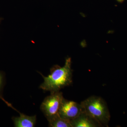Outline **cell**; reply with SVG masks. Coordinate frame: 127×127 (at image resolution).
<instances>
[{
	"label": "cell",
	"mask_w": 127,
	"mask_h": 127,
	"mask_svg": "<svg viewBox=\"0 0 127 127\" xmlns=\"http://www.w3.org/2000/svg\"><path fill=\"white\" fill-rule=\"evenodd\" d=\"M71 64V58H67L63 67L57 65L53 66L50 70L51 73L48 76H44L39 72L44 79L40 88L52 93L60 91L62 88L70 86L72 83Z\"/></svg>",
	"instance_id": "6da1fadb"
},
{
	"label": "cell",
	"mask_w": 127,
	"mask_h": 127,
	"mask_svg": "<svg viewBox=\"0 0 127 127\" xmlns=\"http://www.w3.org/2000/svg\"><path fill=\"white\" fill-rule=\"evenodd\" d=\"M83 112L97 122L101 127H108L110 113L106 102L100 97L92 96L81 103Z\"/></svg>",
	"instance_id": "7a4b0ae2"
},
{
	"label": "cell",
	"mask_w": 127,
	"mask_h": 127,
	"mask_svg": "<svg viewBox=\"0 0 127 127\" xmlns=\"http://www.w3.org/2000/svg\"><path fill=\"white\" fill-rule=\"evenodd\" d=\"M60 91L51 93L42 103L40 109L47 120L59 115V112L63 98Z\"/></svg>",
	"instance_id": "3957f363"
},
{
	"label": "cell",
	"mask_w": 127,
	"mask_h": 127,
	"mask_svg": "<svg viewBox=\"0 0 127 127\" xmlns=\"http://www.w3.org/2000/svg\"><path fill=\"white\" fill-rule=\"evenodd\" d=\"M83 112V108L81 103L64 98L59 109V115L62 118L70 121Z\"/></svg>",
	"instance_id": "277c9868"
},
{
	"label": "cell",
	"mask_w": 127,
	"mask_h": 127,
	"mask_svg": "<svg viewBox=\"0 0 127 127\" xmlns=\"http://www.w3.org/2000/svg\"><path fill=\"white\" fill-rule=\"evenodd\" d=\"M72 127H97L101 125L93 118L83 112L76 118L70 121Z\"/></svg>",
	"instance_id": "5b68a950"
},
{
	"label": "cell",
	"mask_w": 127,
	"mask_h": 127,
	"mask_svg": "<svg viewBox=\"0 0 127 127\" xmlns=\"http://www.w3.org/2000/svg\"><path fill=\"white\" fill-rule=\"evenodd\" d=\"M12 108L17 111L20 114L19 117H13L12 120L14 126L16 127H33L36 123V116H29L21 113L17 110L14 107Z\"/></svg>",
	"instance_id": "8992f818"
},
{
	"label": "cell",
	"mask_w": 127,
	"mask_h": 127,
	"mask_svg": "<svg viewBox=\"0 0 127 127\" xmlns=\"http://www.w3.org/2000/svg\"><path fill=\"white\" fill-rule=\"evenodd\" d=\"M51 127H72L70 121L62 118L59 115L47 120Z\"/></svg>",
	"instance_id": "52a82bcc"
},
{
	"label": "cell",
	"mask_w": 127,
	"mask_h": 127,
	"mask_svg": "<svg viewBox=\"0 0 127 127\" xmlns=\"http://www.w3.org/2000/svg\"><path fill=\"white\" fill-rule=\"evenodd\" d=\"M5 83V77L4 73L0 71V99L5 101V99L2 97V91Z\"/></svg>",
	"instance_id": "ba28073f"
},
{
	"label": "cell",
	"mask_w": 127,
	"mask_h": 127,
	"mask_svg": "<svg viewBox=\"0 0 127 127\" xmlns=\"http://www.w3.org/2000/svg\"><path fill=\"white\" fill-rule=\"evenodd\" d=\"M3 20V18H1V17H0V23L1 22V21Z\"/></svg>",
	"instance_id": "9c48e42d"
}]
</instances>
